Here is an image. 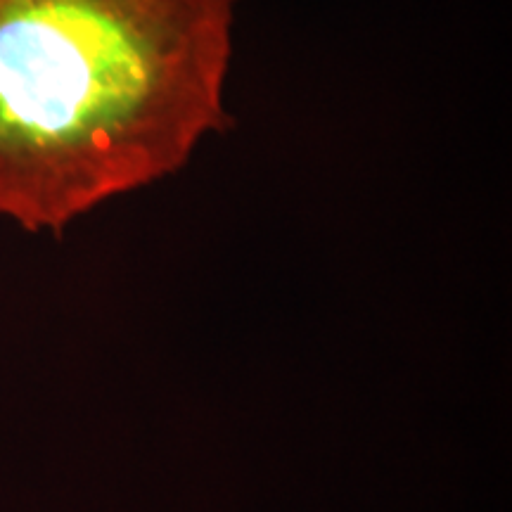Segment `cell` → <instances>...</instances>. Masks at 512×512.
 Wrapping results in <instances>:
<instances>
[{
	"label": "cell",
	"mask_w": 512,
	"mask_h": 512,
	"mask_svg": "<svg viewBox=\"0 0 512 512\" xmlns=\"http://www.w3.org/2000/svg\"><path fill=\"white\" fill-rule=\"evenodd\" d=\"M242 0H0V216L60 235L226 128Z\"/></svg>",
	"instance_id": "1"
}]
</instances>
